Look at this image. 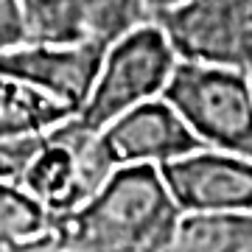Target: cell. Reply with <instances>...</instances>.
Returning <instances> with one entry per match:
<instances>
[{"instance_id":"obj_12","label":"cell","mask_w":252,"mask_h":252,"mask_svg":"<svg viewBox=\"0 0 252 252\" xmlns=\"http://www.w3.org/2000/svg\"><path fill=\"white\" fill-rule=\"evenodd\" d=\"M54 216L17 180H0V250H14L45 235Z\"/></svg>"},{"instance_id":"obj_9","label":"cell","mask_w":252,"mask_h":252,"mask_svg":"<svg viewBox=\"0 0 252 252\" xmlns=\"http://www.w3.org/2000/svg\"><path fill=\"white\" fill-rule=\"evenodd\" d=\"M28 39L95 42L107 48L129 28L152 20L143 0H17Z\"/></svg>"},{"instance_id":"obj_16","label":"cell","mask_w":252,"mask_h":252,"mask_svg":"<svg viewBox=\"0 0 252 252\" xmlns=\"http://www.w3.org/2000/svg\"><path fill=\"white\" fill-rule=\"evenodd\" d=\"M146 6H149V11L152 14H157V11H162V9H168V6H174L177 0H143Z\"/></svg>"},{"instance_id":"obj_13","label":"cell","mask_w":252,"mask_h":252,"mask_svg":"<svg viewBox=\"0 0 252 252\" xmlns=\"http://www.w3.org/2000/svg\"><path fill=\"white\" fill-rule=\"evenodd\" d=\"M39 137H17V140H0V180H17L26 162L31 160Z\"/></svg>"},{"instance_id":"obj_8","label":"cell","mask_w":252,"mask_h":252,"mask_svg":"<svg viewBox=\"0 0 252 252\" xmlns=\"http://www.w3.org/2000/svg\"><path fill=\"white\" fill-rule=\"evenodd\" d=\"M98 143L112 168L121 165H165L182 154L202 149L180 112L162 98L143 101L98 129Z\"/></svg>"},{"instance_id":"obj_11","label":"cell","mask_w":252,"mask_h":252,"mask_svg":"<svg viewBox=\"0 0 252 252\" xmlns=\"http://www.w3.org/2000/svg\"><path fill=\"white\" fill-rule=\"evenodd\" d=\"M73 109L17 79L0 76V140L36 137L70 118Z\"/></svg>"},{"instance_id":"obj_5","label":"cell","mask_w":252,"mask_h":252,"mask_svg":"<svg viewBox=\"0 0 252 252\" xmlns=\"http://www.w3.org/2000/svg\"><path fill=\"white\" fill-rule=\"evenodd\" d=\"M152 17L180 59L244 67L252 0H177Z\"/></svg>"},{"instance_id":"obj_6","label":"cell","mask_w":252,"mask_h":252,"mask_svg":"<svg viewBox=\"0 0 252 252\" xmlns=\"http://www.w3.org/2000/svg\"><path fill=\"white\" fill-rule=\"evenodd\" d=\"M182 213H252V160L219 149H193L160 165Z\"/></svg>"},{"instance_id":"obj_7","label":"cell","mask_w":252,"mask_h":252,"mask_svg":"<svg viewBox=\"0 0 252 252\" xmlns=\"http://www.w3.org/2000/svg\"><path fill=\"white\" fill-rule=\"evenodd\" d=\"M104 45L95 42H42L23 39L0 51V76L17 79L73 112L84 104L95 79Z\"/></svg>"},{"instance_id":"obj_14","label":"cell","mask_w":252,"mask_h":252,"mask_svg":"<svg viewBox=\"0 0 252 252\" xmlns=\"http://www.w3.org/2000/svg\"><path fill=\"white\" fill-rule=\"evenodd\" d=\"M9 252H73V250H67V247L48 230L45 235H39V238H34V241H28V244H20V247H14V250H9Z\"/></svg>"},{"instance_id":"obj_10","label":"cell","mask_w":252,"mask_h":252,"mask_svg":"<svg viewBox=\"0 0 252 252\" xmlns=\"http://www.w3.org/2000/svg\"><path fill=\"white\" fill-rule=\"evenodd\" d=\"M160 252H252V213H180Z\"/></svg>"},{"instance_id":"obj_3","label":"cell","mask_w":252,"mask_h":252,"mask_svg":"<svg viewBox=\"0 0 252 252\" xmlns=\"http://www.w3.org/2000/svg\"><path fill=\"white\" fill-rule=\"evenodd\" d=\"M177 62L180 56L154 17L129 28L104 48L90 93L76 109V121L98 132L126 109L160 98Z\"/></svg>"},{"instance_id":"obj_2","label":"cell","mask_w":252,"mask_h":252,"mask_svg":"<svg viewBox=\"0 0 252 252\" xmlns=\"http://www.w3.org/2000/svg\"><path fill=\"white\" fill-rule=\"evenodd\" d=\"M162 98L202 146L252 160V79L244 67L180 59Z\"/></svg>"},{"instance_id":"obj_4","label":"cell","mask_w":252,"mask_h":252,"mask_svg":"<svg viewBox=\"0 0 252 252\" xmlns=\"http://www.w3.org/2000/svg\"><path fill=\"white\" fill-rule=\"evenodd\" d=\"M112 171L98 132L81 126L73 112L39 137L17 182L56 219L90 199Z\"/></svg>"},{"instance_id":"obj_17","label":"cell","mask_w":252,"mask_h":252,"mask_svg":"<svg viewBox=\"0 0 252 252\" xmlns=\"http://www.w3.org/2000/svg\"><path fill=\"white\" fill-rule=\"evenodd\" d=\"M0 252H9V250H0Z\"/></svg>"},{"instance_id":"obj_15","label":"cell","mask_w":252,"mask_h":252,"mask_svg":"<svg viewBox=\"0 0 252 252\" xmlns=\"http://www.w3.org/2000/svg\"><path fill=\"white\" fill-rule=\"evenodd\" d=\"M244 70L250 73L252 79V28H250V36H247V48H244Z\"/></svg>"},{"instance_id":"obj_1","label":"cell","mask_w":252,"mask_h":252,"mask_svg":"<svg viewBox=\"0 0 252 252\" xmlns=\"http://www.w3.org/2000/svg\"><path fill=\"white\" fill-rule=\"evenodd\" d=\"M180 213L157 165H121L90 199L56 216L51 233L73 252H160Z\"/></svg>"}]
</instances>
